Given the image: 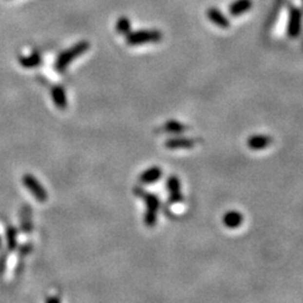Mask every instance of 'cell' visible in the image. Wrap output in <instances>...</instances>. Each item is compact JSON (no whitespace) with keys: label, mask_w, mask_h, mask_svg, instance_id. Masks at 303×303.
I'll use <instances>...</instances> for the list:
<instances>
[{"label":"cell","mask_w":303,"mask_h":303,"mask_svg":"<svg viewBox=\"0 0 303 303\" xmlns=\"http://www.w3.org/2000/svg\"><path fill=\"white\" fill-rule=\"evenodd\" d=\"M51 92L55 107L60 110H64L68 106V98H66L64 88L62 86H54L52 88Z\"/></svg>","instance_id":"11"},{"label":"cell","mask_w":303,"mask_h":303,"mask_svg":"<svg viewBox=\"0 0 303 303\" xmlns=\"http://www.w3.org/2000/svg\"><path fill=\"white\" fill-rule=\"evenodd\" d=\"M163 38V35L156 29H142V31L129 32L126 35V43L131 46L143 45V44L157 43Z\"/></svg>","instance_id":"3"},{"label":"cell","mask_w":303,"mask_h":303,"mask_svg":"<svg viewBox=\"0 0 303 303\" xmlns=\"http://www.w3.org/2000/svg\"><path fill=\"white\" fill-rule=\"evenodd\" d=\"M253 7V1L252 0H236L229 7V13L232 16L237 17L240 15L245 14L247 12H249L250 8Z\"/></svg>","instance_id":"14"},{"label":"cell","mask_w":303,"mask_h":303,"mask_svg":"<svg viewBox=\"0 0 303 303\" xmlns=\"http://www.w3.org/2000/svg\"><path fill=\"white\" fill-rule=\"evenodd\" d=\"M163 132L166 133V134H171V135H181L183 133H187L188 131H190V127L188 125L181 123L179 120L175 119H171L168 120L164 124L163 126Z\"/></svg>","instance_id":"12"},{"label":"cell","mask_w":303,"mask_h":303,"mask_svg":"<svg viewBox=\"0 0 303 303\" xmlns=\"http://www.w3.org/2000/svg\"><path fill=\"white\" fill-rule=\"evenodd\" d=\"M46 301L47 302H58L60 300H58V299H47Z\"/></svg>","instance_id":"18"},{"label":"cell","mask_w":303,"mask_h":303,"mask_svg":"<svg viewBox=\"0 0 303 303\" xmlns=\"http://www.w3.org/2000/svg\"><path fill=\"white\" fill-rule=\"evenodd\" d=\"M7 245L8 248L13 250L17 246V230L14 227L7 228Z\"/></svg>","instance_id":"17"},{"label":"cell","mask_w":303,"mask_h":303,"mask_svg":"<svg viewBox=\"0 0 303 303\" xmlns=\"http://www.w3.org/2000/svg\"><path fill=\"white\" fill-rule=\"evenodd\" d=\"M135 193L140 197L145 202L146 211L145 216H144V224L146 227L153 228L156 226L157 219H158V210L161 207V200L156 194L151 193V192H146L139 188H136Z\"/></svg>","instance_id":"1"},{"label":"cell","mask_w":303,"mask_h":303,"mask_svg":"<svg viewBox=\"0 0 303 303\" xmlns=\"http://www.w3.org/2000/svg\"><path fill=\"white\" fill-rule=\"evenodd\" d=\"M207 17L209 18V20H211L213 24L220 28L226 29L230 26V23H229L227 17L217 8H209L207 10Z\"/></svg>","instance_id":"13"},{"label":"cell","mask_w":303,"mask_h":303,"mask_svg":"<svg viewBox=\"0 0 303 303\" xmlns=\"http://www.w3.org/2000/svg\"><path fill=\"white\" fill-rule=\"evenodd\" d=\"M116 29H117V32L119 33V34L127 35L128 33L132 31V23H131V20H129L127 17H120L119 19L117 20Z\"/></svg>","instance_id":"16"},{"label":"cell","mask_w":303,"mask_h":303,"mask_svg":"<svg viewBox=\"0 0 303 303\" xmlns=\"http://www.w3.org/2000/svg\"><path fill=\"white\" fill-rule=\"evenodd\" d=\"M89 49H90V43L88 40H81V42L75 44L70 49L63 51L58 55L57 61H55V70L57 72H63L72 63L73 60L83 55Z\"/></svg>","instance_id":"2"},{"label":"cell","mask_w":303,"mask_h":303,"mask_svg":"<svg viewBox=\"0 0 303 303\" xmlns=\"http://www.w3.org/2000/svg\"><path fill=\"white\" fill-rule=\"evenodd\" d=\"M23 182L26 189L34 195V198L39 202H45L47 200V192L44 187L38 182L34 175L25 174L23 177Z\"/></svg>","instance_id":"4"},{"label":"cell","mask_w":303,"mask_h":303,"mask_svg":"<svg viewBox=\"0 0 303 303\" xmlns=\"http://www.w3.org/2000/svg\"><path fill=\"white\" fill-rule=\"evenodd\" d=\"M244 223V216L237 210H229L223 216L224 226L228 229H236L242 226Z\"/></svg>","instance_id":"9"},{"label":"cell","mask_w":303,"mask_h":303,"mask_svg":"<svg viewBox=\"0 0 303 303\" xmlns=\"http://www.w3.org/2000/svg\"><path fill=\"white\" fill-rule=\"evenodd\" d=\"M19 64L25 69H33L42 64V57L38 53H33L27 57H19Z\"/></svg>","instance_id":"15"},{"label":"cell","mask_w":303,"mask_h":303,"mask_svg":"<svg viewBox=\"0 0 303 303\" xmlns=\"http://www.w3.org/2000/svg\"><path fill=\"white\" fill-rule=\"evenodd\" d=\"M301 12L297 8H293L290 13V19H289V25H287V35L290 36L291 38H298L299 34H300L301 31Z\"/></svg>","instance_id":"7"},{"label":"cell","mask_w":303,"mask_h":303,"mask_svg":"<svg viewBox=\"0 0 303 303\" xmlns=\"http://www.w3.org/2000/svg\"><path fill=\"white\" fill-rule=\"evenodd\" d=\"M0 247H1V238H0Z\"/></svg>","instance_id":"19"},{"label":"cell","mask_w":303,"mask_h":303,"mask_svg":"<svg viewBox=\"0 0 303 303\" xmlns=\"http://www.w3.org/2000/svg\"><path fill=\"white\" fill-rule=\"evenodd\" d=\"M273 144V138L269 135H253L247 139V146L252 151H262Z\"/></svg>","instance_id":"8"},{"label":"cell","mask_w":303,"mask_h":303,"mask_svg":"<svg viewBox=\"0 0 303 303\" xmlns=\"http://www.w3.org/2000/svg\"><path fill=\"white\" fill-rule=\"evenodd\" d=\"M162 175H163V171L160 166H152L139 175L138 180L142 184H153L160 181Z\"/></svg>","instance_id":"10"},{"label":"cell","mask_w":303,"mask_h":303,"mask_svg":"<svg viewBox=\"0 0 303 303\" xmlns=\"http://www.w3.org/2000/svg\"><path fill=\"white\" fill-rule=\"evenodd\" d=\"M166 189L169 192L170 205H177L183 201V194L181 190V181L177 175H170L166 181Z\"/></svg>","instance_id":"5"},{"label":"cell","mask_w":303,"mask_h":303,"mask_svg":"<svg viewBox=\"0 0 303 303\" xmlns=\"http://www.w3.org/2000/svg\"><path fill=\"white\" fill-rule=\"evenodd\" d=\"M198 139L187 137V136L175 135L173 137L165 140L164 146L168 150L175 151V150H191L197 145Z\"/></svg>","instance_id":"6"}]
</instances>
